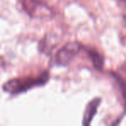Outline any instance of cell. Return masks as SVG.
I'll return each mask as SVG.
<instances>
[{
    "instance_id": "6da1fadb",
    "label": "cell",
    "mask_w": 126,
    "mask_h": 126,
    "mask_svg": "<svg viewBox=\"0 0 126 126\" xmlns=\"http://www.w3.org/2000/svg\"><path fill=\"white\" fill-rule=\"evenodd\" d=\"M49 79L48 73H42L36 78L26 79H12L7 81L3 86V89L11 94H19L38 86H42Z\"/></svg>"
},
{
    "instance_id": "7a4b0ae2",
    "label": "cell",
    "mask_w": 126,
    "mask_h": 126,
    "mask_svg": "<svg viewBox=\"0 0 126 126\" xmlns=\"http://www.w3.org/2000/svg\"><path fill=\"white\" fill-rule=\"evenodd\" d=\"M82 48V46L79 42H73L66 44L59 52L56 54L55 61L60 66H67L74 59L78 53Z\"/></svg>"
},
{
    "instance_id": "3957f363",
    "label": "cell",
    "mask_w": 126,
    "mask_h": 126,
    "mask_svg": "<svg viewBox=\"0 0 126 126\" xmlns=\"http://www.w3.org/2000/svg\"><path fill=\"white\" fill-rule=\"evenodd\" d=\"M23 6L24 11L31 16L35 17H45L51 15V10L45 4H42V1L36 0H23Z\"/></svg>"
},
{
    "instance_id": "277c9868",
    "label": "cell",
    "mask_w": 126,
    "mask_h": 126,
    "mask_svg": "<svg viewBox=\"0 0 126 126\" xmlns=\"http://www.w3.org/2000/svg\"><path fill=\"white\" fill-rule=\"evenodd\" d=\"M100 102H101V98H95L94 99H93L88 103L86 110H85L84 117H83V125H89L91 124L94 116L96 115L98 108L100 105Z\"/></svg>"
},
{
    "instance_id": "5b68a950",
    "label": "cell",
    "mask_w": 126,
    "mask_h": 126,
    "mask_svg": "<svg viewBox=\"0 0 126 126\" xmlns=\"http://www.w3.org/2000/svg\"><path fill=\"white\" fill-rule=\"evenodd\" d=\"M88 55H89L90 59L93 61V64L94 66V67L98 70H100L102 69L104 66V58L101 54L95 50H93V49H90L88 50Z\"/></svg>"
},
{
    "instance_id": "8992f818",
    "label": "cell",
    "mask_w": 126,
    "mask_h": 126,
    "mask_svg": "<svg viewBox=\"0 0 126 126\" xmlns=\"http://www.w3.org/2000/svg\"><path fill=\"white\" fill-rule=\"evenodd\" d=\"M36 1H42V0H36Z\"/></svg>"
}]
</instances>
